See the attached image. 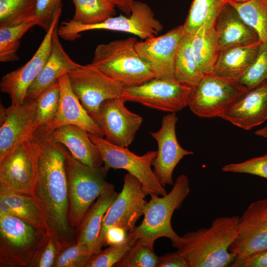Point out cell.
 <instances>
[{"label": "cell", "instance_id": "obj_4", "mask_svg": "<svg viewBox=\"0 0 267 267\" xmlns=\"http://www.w3.org/2000/svg\"><path fill=\"white\" fill-rule=\"evenodd\" d=\"M65 166L68 185L69 220L76 233L94 201L115 187L106 180L108 171L104 166L89 167L76 159L68 151Z\"/></svg>", "mask_w": 267, "mask_h": 267}, {"label": "cell", "instance_id": "obj_39", "mask_svg": "<svg viewBox=\"0 0 267 267\" xmlns=\"http://www.w3.org/2000/svg\"><path fill=\"white\" fill-rule=\"evenodd\" d=\"M238 82L250 89L267 82V45L262 44L257 58Z\"/></svg>", "mask_w": 267, "mask_h": 267}, {"label": "cell", "instance_id": "obj_12", "mask_svg": "<svg viewBox=\"0 0 267 267\" xmlns=\"http://www.w3.org/2000/svg\"><path fill=\"white\" fill-rule=\"evenodd\" d=\"M39 140L33 136L0 161V187L33 196L40 151Z\"/></svg>", "mask_w": 267, "mask_h": 267}, {"label": "cell", "instance_id": "obj_32", "mask_svg": "<svg viewBox=\"0 0 267 267\" xmlns=\"http://www.w3.org/2000/svg\"><path fill=\"white\" fill-rule=\"evenodd\" d=\"M229 2L243 20L256 31L261 43L267 45V0Z\"/></svg>", "mask_w": 267, "mask_h": 267}, {"label": "cell", "instance_id": "obj_27", "mask_svg": "<svg viewBox=\"0 0 267 267\" xmlns=\"http://www.w3.org/2000/svg\"><path fill=\"white\" fill-rule=\"evenodd\" d=\"M119 193L113 188L101 195L90 206L76 231L77 243L86 246L92 254L96 252L98 236L104 216Z\"/></svg>", "mask_w": 267, "mask_h": 267}, {"label": "cell", "instance_id": "obj_37", "mask_svg": "<svg viewBox=\"0 0 267 267\" xmlns=\"http://www.w3.org/2000/svg\"><path fill=\"white\" fill-rule=\"evenodd\" d=\"M159 256L152 249L138 240L126 255L114 267H157Z\"/></svg>", "mask_w": 267, "mask_h": 267}, {"label": "cell", "instance_id": "obj_15", "mask_svg": "<svg viewBox=\"0 0 267 267\" xmlns=\"http://www.w3.org/2000/svg\"><path fill=\"white\" fill-rule=\"evenodd\" d=\"M37 110L36 99L7 108L0 104V161L33 136Z\"/></svg>", "mask_w": 267, "mask_h": 267}, {"label": "cell", "instance_id": "obj_10", "mask_svg": "<svg viewBox=\"0 0 267 267\" xmlns=\"http://www.w3.org/2000/svg\"><path fill=\"white\" fill-rule=\"evenodd\" d=\"M67 76L73 91L95 121L103 102L120 97L124 88L91 63L80 64Z\"/></svg>", "mask_w": 267, "mask_h": 267}, {"label": "cell", "instance_id": "obj_44", "mask_svg": "<svg viewBox=\"0 0 267 267\" xmlns=\"http://www.w3.org/2000/svg\"><path fill=\"white\" fill-rule=\"evenodd\" d=\"M157 267H189L185 257L178 250L159 257Z\"/></svg>", "mask_w": 267, "mask_h": 267}, {"label": "cell", "instance_id": "obj_20", "mask_svg": "<svg viewBox=\"0 0 267 267\" xmlns=\"http://www.w3.org/2000/svg\"><path fill=\"white\" fill-rule=\"evenodd\" d=\"M60 90L58 111L53 119L43 126L44 131L51 134L56 129L67 125L80 127L89 134L104 137L97 122L90 116L73 91L67 74L58 80Z\"/></svg>", "mask_w": 267, "mask_h": 267}, {"label": "cell", "instance_id": "obj_21", "mask_svg": "<svg viewBox=\"0 0 267 267\" xmlns=\"http://www.w3.org/2000/svg\"><path fill=\"white\" fill-rule=\"evenodd\" d=\"M219 118L245 130L264 123L267 120V82L250 89Z\"/></svg>", "mask_w": 267, "mask_h": 267}, {"label": "cell", "instance_id": "obj_26", "mask_svg": "<svg viewBox=\"0 0 267 267\" xmlns=\"http://www.w3.org/2000/svg\"><path fill=\"white\" fill-rule=\"evenodd\" d=\"M262 44L259 41L221 50L211 74L238 82L257 58Z\"/></svg>", "mask_w": 267, "mask_h": 267}, {"label": "cell", "instance_id": "obj_2", "mask_svg": "<svg viewBox=\"0 0 267 267\" xmlns=\"http://www.w3.org/2000/svg\"><path fill=\"white\" fill-rule=\"evenodd\" d=\"M239 217L216 218L208 228L202 227L183 235L178 250L189 267H226L236 259L229 248L238 234Z\"/></svg>", "mask_w": 267, "mask_h": 267}, {"label": "cell", "instance_id": "obj_40", "mask_svg": "<svg viewBox=\"0 0 267 267\" xmlns=\"http://www.w3.org/2000/svg\"><path fill=\"white\" fill-rule=\"evenodd\" d=\"M222 171L233 173L248 174L267 179V154L245 161L224 165Z\"/></svg>", "mask_w": 267, "mask_h": 267}, {"label": "cell", "instance_id": "obj_14", "mask_svg": "<svg viewBox=\"0 0 267 267\" xmlns=\"http://www.w3.org/2000/svg\"><path fill=\"white\" fill-rule=\"evenodd\" d=\"M62 12V6L56 11L52 23L32 57L26 64L2 76L0 82L1 91L7 94L12 105L24 103L29 87L46 63L52 47L53 32L57 27Z\"/></svg>", "mask_w": 267, "mask_h": 267}, {"label": "cell", "instance_id": "obj_6", "mask_svg": "<svg viewBox=\"0 0 267 267\" xmlns=\"http://www.w3.org/2000/svg\"><path fill=\"white\" fill-rule=\"evenodd\" d=\"M49 234L17 217L0 216V267H31Z\"/></svg>", "mask_w": 267, "mask_h": 267}, {"label": "cell", "instance_id": "obj_38", "mask_svg": "<svg viewBox=\"0 0 267 267\" xmlns=\"http://www.w3.org/2000/svg\"><path fill=\"white\" fill-rule=\"evenodd\" d=\"M92 255L75 241L62 247L52 267H86Z\"/></svg>", "mask_w": 267, "mask_h": 267}, {"label": "cell", "instance_id": "obj_34", "mask_svg": "<svg viewBox=\"0 0 267 267\" xmlns=\"http://www.w3.org/2000/svg\"><path fill=\"white\" fill-rule=\"evenodd\" d=\"M37 1L0 0V26L37 21L36 14Z\"/></svg>", "mask_w": 267, "mask_h": 267}, {"label": "cell", "instance_id": "obj_18", "mask_svg": "<svg viewBox=\"0 0 267 267\" xmlns=\"http://www.w3.org/2000/svg\"><path fill=\"white\" fill-rule=\"evenodd\" d=\"M267 249V198L252 202L239 217L238 234L229 250L237 258Z\"/></svg>", "mask_w": 267, "mask_h": 267}, {"label": "cell", "instance_id": "obj_23", "mask_svg": "<svg viewBox=\"0 0 267 267\" xmlns=\"http://www.w3.org/2000/svg\"><path fill=\"white\" fill-rule=\"evenodd\" d=\"M214 28L220 50L260 41L256 31L243 20L229 1L217 17Z\"/></svg>", "mask_w": 267, "mask_h": 267}, {"label": "cell", "instance_id": "obj_22", "mask_svg": "<svg viewBox=\"0 0 267 267\" xmlns=\"http://www.w3.org/2000/svg\"><path fill=\"white\" fill-rule=\"evenodd\" d=\"M80 64L74 61L64 50L55 28L52 35V47L49 57L42 70L29 87L25 101L35 100L40 94Z\"/></svg>", "mask_w": 267, "mask_h": 267}, {"label": "cell", "instance_id": "obj_9", "mask_svg": "<svg viewBox=\"0 0 267 267\" xmlns=\"http://www.w3.org/2000/svg\"><path fill=\"white\" fill-rule=\"evenodd\" d=\"M249 90L237 81L227 80L212 74L205 75L197 85L192 87L188 106L200 117H219Z\"/></svg>", "mask_w": 267, "mask_h": 267}, {"label": "cell", "instance_id": "obj_17", "mask_svg": "<svg viewBox=\"0 0 267 267\" xmlns=\"http://www.w3.org/2000/svg\"><path fill=\"white\" fill-rule=\"evenodd\" d=\"M178 121L176 112L170 113L163 117L161 127L158 131L149 133L158 144L157 154L152 166L155 176L164 187L173 184L174 170L183 157L194 153L179 144L176 133Z\"/></svg>", "mask_w": 267, "mask_h": 267}, {"label": "cell", "instance_id": "obj_16", "mask_svg": "<svg viewBox=\"0 0 267 267\" xmlns=\"http://www.w3.org/2000/svg\"><path fill=\"white\" fill-rule=\"evenodd\" d=\"M121 97L108 99L101 104L96 122L105 139L120 147H128L133 142L143 118L130 111Z\"/></svg>", "mask_w": 267, "mask_h": 267}, {"label": "cell", "instance_id": "obj_41", "mask_svg": "<svg viewBox=\"0 0 267 267\" xmlns=\"http://www.w3.org/2000/svg\"><path fill=\"white\" fill-rule=\"evenodd\" d=\"M62 0H37L36 14L38 26L47 32Z\"/></svg>", "mask_w": 267, "mask_h": 267}, {"label": "cell", "instance_id": "obj_25", "mask_svg": "<svg viewBox=\"0 0 267 267\" xmlns=\"http://www.w3.org/2000/svg\"><path fill=\"white\" fill-rule=\"evenodd\" d=\"M0 216L17 217L50 234L44 212L33 196L0 187Z\"/></svg>", "mask_w": 267, "mask_h": 267}, {"label": "cell", "instance_id": "obj_31", "mask_svg": "<svg viewBox=\"0 0 267 267\" xmlns=\"http://www.w3.org/2000/svg\"><path fill=\"white\" fill-rule=\"evenodd\" d=\"M75 5L72 21L82 25L101 23L114 16L115 6L107 0H72Z\"/></svg>", "mask_w": 267, "mask_h": 267}, {"label": "cell", "instance_id": "obj_11", "mask_svg": "<svg viewBox=\"0 0 267 267\" xmlns=\"http://www.w3.org/2000/svg\"><path fill=\"white\" fill-rule=\"evenodd\" d=\"M192 87L176 79L154 78L143 83L124 87L121 98L125 102L170 113L180 111L188 105Z\"/></svg>", "mask_w": 267, "mask_h": 267}, {"label": "cell", "instance_id": "obj_30", "mask_svg": "<svg viewBox=\"0 0 267 267\" xmlns=\"http://www.w3.org/2000/svg\"><path fill=\"white\" fill-rule=\"evenodd\" d=\"M192 37V47L196 61L205 75L211 74L220 49L214 28Z\"/></svg>", "mask_w": 267, "mask_h": 267}, {"label": "cell", "instance_id": "obj_48", "mask_svg": "<svg viewBox=\"0 0 267 267\" xmlns=\"http://www.w3.org/2000/svg\"><path fill=\"white\" fill-rule=\"evenodd\" d=\"M228 1L232 2H243L246 1H248L249 0H228Z\"/></svg>", "mask_w": 267, "mask_h": 267}, {"label": "cell", "instance_id": "obj_29", "mask_svg": "<svg viewBox=\"0 0 267 267\" xmlns=\"http://www.w3.org/2000/svg\"><path fill=\"white\" fill-rule=\"evenodd\" d=\"M205 75L195 59L192 47V37L184 33L176 56L175 78L178 82L192 87L197 85Z\"/></svg>", "mask_w": 267, "mask_h": 267}, {"label": "cell", "instance_id": "obj_33", "mask_svg": "<svg viewBox=\"0 0 267 267\" xmlns=\"http://www.w3.org/2000/svg\"><path fill=\"white\" fill-rule=\"evenodd\" d=\"M38 26L37 21L0 26V61L9 62L19 59L17 51L20 39L32 28Z\"/></svg>", "mask_w": 267, "mask_h": 267}, {"label": "cell", "instance_id": "obj_28", "mask_svg": "<svg viewBox=\"0 0 267 267\" xmlns=\"http://www.w3.org/2000/svg\"><path fill=\"white\" fill-rule=\"evenodd\" d=\"M228 0H193L183 27L193 36L214 28L217 17Z\"/></svg>", "mask_w": 267, "mask_h": 267}, {"label": "cell", "instance_id": "obj_24", "mask_svg": "<svg viewBox=\"0 0 267 267\" xmlns=\"http://www.w3.org/2000/svg\"><path fill=\"white\" fill-rule=\"evenodd\" d=\"M57 142L66 146L76 159L91 167L103 164L101 154L89 137V133L79 126L67 125L54 130L51 134Z\"/></svg>", "mask_w": 267, "mask_h": 267}, {"label": "cell", "instance_id": "obj_5", "mask_svg": "<svg viewBox=\"0 0 267 267\" xmlns=\"http://www.w3.org/2000/svg\"><path fill=\"white\" fill-rule=\"evenodd\" d=\"M132 37L98 45L91 64L124 87L138 85L155 78L141 58Z\"/></svg>", "mask_w": 267, "mask_h": 267}, {"label": "cell", "instance_id": "obj_35", "mask_svg": "<svg viewBox=\"0 0 267 267\" xmlns=\"http://www.w3.org/2000/svg\"><path fill=\"white\" fill-rule=\"evenodd\" d=\"M60 96V86L57 81L36 99L37 103L36 130L44 126L53 119L58 109Z\"/></svg>", "mask_w": 267, "mask_h": 267}, {"label": "cell", "instance_id": "obj_36", "mask_svg": "<svg viewBox=\"0 0 267 267\" xmlns=\"http://www.w3.org/2000/svg\"><path fill=\"white\" fill-rule=\"evenodd\" d=\"M137 240L135 237L128 233L124 241L109 245L107 248L93 254L86 267H114L126 255Z\"/></svg>", "mask_w": 267, "mask_h": 267}, {"label": "cell", "instance_id": "obj_8", "mask_svg": "<svg viewBox=\"0 0 267 267\" xmlns=\"http://www.w3.org/2000/svg\"><path fill=\"white\" fill-rule=\"evenodd\" d=\"M89 137L98 148L104 167L123 169L137 178L146 195L164 196L167 191L159 182L151 169L157 151H148L141 156L137 155L127 147L115 145L103 137L89 133Z\"/></svg>", "mask_w": 267, "mask_h": 267}, {"label": "cell", "instance_id": "obj_1", "mask_svg": "<svg viewBox=\"0 0 267 267\" xmlns=\"http://www.w3.org/2000/svg\"><path fill=\"white\" fill-rule=\"evenodd\" d=\"M40 142L33 196L39 202L51 234L62 247L76 241L69 220L65 162L67 150L43 127L36 130Z\"/></svg>", "mask_w": 267, "mask_h": 267}, {"label": "cell", "instance_id": "obj_13", "mask_svg": "<svg viewBox=\"0 0 267 267\" xmlns=\"http://www.w3.org/2000/svg\"><path fill=\"white\" fill-rule=\"evenodd\" d=\"M146 195L139 180L129 173L124 177L123 188L105 213L98 236L96 252L105 246V235L111 227L117 226L128 233L143 215Z\"/></svg>", "mask_w": 267, "mask_h": 267}, {"label": "cell", "instance_id": "obj_42", "mask_svg": "<svg viewBox=\"0 0 267 267\" xmlns=\"http://www.w3.org/2000/svg\"><path fill=\"white\" fill-rule=\"evenodd\" d=\"M61 248L55 237L50 234L46 244L31 267H52Z\"/></svg>", "mask_w": 267, "mask_h": 267}, {"label": "cell", "instance_id": "obj_47", "mask_svg": "<svg viewBox=\"0 0 267 267\" xmlns=\"http://www.w3.org/2000/svg\"><path fill=\"white\" fill-rule=\"evenodd\" d=\"M255 134L259 136L267 138V126L255 131Z\"/></svg>", "mask_w": 267, "mask_h": 267}, {"label": "cell", "instance_id": "obj_43", "mask_svg": "<svg viewBox=\"0 0 267 267\" xmlns=\"http://www.w3.org/2000/svg\"><path fill=\"white\" fill-rule=\"evenodd\" d=\"M231 267H267V249L252 254L246 257L236 258Z\"/></svg>", "mask_w": 267, "mask_h": 267}, {"label": "cell", "instance_id": "obj_46", "mask_svg": "<svg viewBox=\"0 0 267 267\" xmlns=\"http://www.w3.org/2000/svg\"><path fill=\"white\" fill-rule=\"evenodd\" d=\"M112 3L116 7L125 13L127 15H130L132 12V9L134 0H107Z\"/></svg>", "mask_w": 267, "mask_h": 267}, {"label": "cell", "instance_id": "obj_45", "mask_svg": "<svg viewBox=\"0 0 267 267\" xmlns=\"http://www.w3.org/2000/svg\"><path fill=\"white\" fill-rule=\"evenodd\" d=\"M128 234L127 231L121 227H111L107 230L106 233L105 245L109 246L120 243L125 240Z\"/></svg>", "mask_w": 267, "mask_h": 267}, {"label": "cell", "instance_id": "obj_19", "mask_svg": "<svg viewBox=\"0 0 267 267\" xmlns=\"http://www.w3.org/2000/svg\"><path fill=\"white\" fill-rule=\"evenodd\" d=\"M185 32L182 25L160 36L137 42L136 49L155 78L176 79L174 68L180 41Z\"/></svg>", "mask_w": 267, "mask_h": 267}, {"label": "cell", "instance_id": "obj_7", "mask_svg": "<svg viewBox=\"0 0 267 267\" xmlns=\"http://www.w3.org/2000/svg\"><path fill=\"white\" fill-rule=\"evenodd\" d=\"M161 22L155 18L149 6L134 1L128 16L120 15L92 25H82L72 21L62 22L57 28L58 36L63 40L73 41L81 36V33L94 30L123 32L146 40L155 37L162 30Z\"/></svg>", "mask_w": 267, "mask_h": 267}, {"label": "cell", "instance_id": "obj_3", "mask_svg": "<svg viewBox=\"0 0 267 267\" xmlns=\"http://www.w3.org/2000/svg\"><path fill=\"white\" fill-rule=\"evenodd\" d=\"M190 191L188 177L185 175L179 176L169 193L161 197H150V200L145 203L141 223L128 233L152 249L156 240L166 237L170 239L172 246L178 249L180 245L181 237L172 228L171 219L174 211L181 207Z\"/></svg>", "mask_w": 267, "mask_h": 267}]
</instances>
